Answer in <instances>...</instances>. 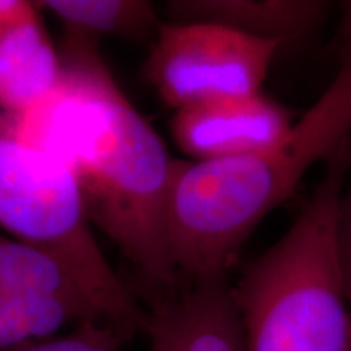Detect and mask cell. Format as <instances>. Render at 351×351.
<instances>
[{"label": "cell", "instance_id": "cell-11", "mask_svg": "<svg viewBox=\"0 0 351 351\" xmlns=\"http://www.w3.org/2000/svg\"><path fill=\"white\" fill-rule=\"evenodd\" d=\"M62 25L67 46L96 47L104 36L138 38L160 28L147 0H46L36 2Z\"/></svg>", "mask_w": 351, "mask_h": 351}, {"label": "cell", "instance_id": "cell-14", "mask_svg": "<svg viewBox=\"0 0 351 351\" xmlns=\"http://www.w3.org/2000/svg\"><path fill=\"white\" fill-rule=\"evenodd\" d=\"M36 2L26 0H0V39L19 26L39 19Z\"/></svg>", "mask_w": 351, "mask_h": 351}, {"label": "cell", "instance_id": "cell-4", "mask_svg": "<svg viewBox=\"0 0 351 351\" xmlns=\"http://www.w3.org/2000/svg\"><path fill=\"white\" fill-rule=\"evenodd\" d=\"M73 171L26 143L0 112V228L49 256L98 307L104 322L132 339L147 330V309L127 288L91 231Z\"/></svg>", "mask_w": 351, "mask_h": 351}, {"label": "cell", "instance_id": "cell-10", "mask_svg": "<svg viewBox=\"0 0 351 351\" xmlns=\"http://www.w3.org/2000/svg\"><path fill=\"white\" fill-rule=\"evenodd\" d=\"M0 287L60 302L78 322H104L85 289L54 258L7 234H0Z\"/></svg>", "mask_w": 351, "mask_h": 351}, {"label": "cell", "instance_id": "cell-13", "mask_svg": "<svg viewBox=\"0 0 351 351\" xmlns=\"http://www.w3.org/2000/svg\"><path fill=\"white\" fill-rule=\"evenodd\" d=\"M130 339L119 328L99 320H83L67 335L33 341L2 351H121Z\"/></svg>", "mask_w": 351, "mask_h": 351}, {"label": "cell", "instance_id": "cell-12", "mask_svg": "<svg viewBox=\"0 0 351 351\" xmlns=\"http://www.w3.org/2000/svg\"><path fill=\"white\" fill-rule=\"evenodd\" d=\"M70 322L78 320L60 302L0 287V351L51 339Z\"/></svg>", "mask_w": 351, "mask_h": 351}, {"label": "cell", "instance_id": "cell-15", "mask_svg": "<svg viewBox=\"0 0 351 351\" xmlns=\"http://www.w3.org/2000/svg\"><path fill=\"white\" fill-rule=\"evenodd\" d=\"M340 241L341 249H351V189L343 192L340 202Z\"/></svg>", "mask_w": 351, "mask_h": 351}, {"label": "cell", "instance_id": "cell-2", "mask_svg": "<svg viewBox=\"0 0 351 351\" xmlns=\"http://www.w3.org/2000/svg\"><path fill=\"white\" fill-rule=\"evenodd\" d=\"M351 142V52L287 137L228 160H174L168 228L181 285L228 276L258 223L320 160Z\"/></svg>", "mask_w": 351, "mask_h": 351}, {"label": "cell", "instance_id": "cell-9", "mask_svg": "<svg viewBox=\"0 0 351 351\" xmlns=\"http://www.w3.org/2000/svg\"><path fill=\"white\" fill-rule=\"evenodd\" d=\"M62 75L41 19L25 23L0 39V112L19 116L52 93Z\"/></svg>", "mask_w": 351, "mask_h": 351}, {"label": "cell", "instance_id": "cell-1", "mask_svg": "<svg viewBox=\"0 0 351 351\" xmlns=\"http://www.w3.org/2000/svg\"><path fill=\"white\" fill-rule=\"evenodd\" d=\"M62 75L46 99L12 116L26 143L75 174L86 217L132 263L148 301L182 288L169 245L174 160L114 80L96 47L64 44Z\"/></svg>", "mask_w": 351, "mask_h": 351}, {"label": "cell", "instance_id": "cell-5", "mask_svg": "<svg viewBox=\"0 0 351 351\" xmlns=\"http://www.w3.org/2000/svg\"><path fill=\"white\" fill-rule=\"evenodd\" d=\"M280 46L213 23L166 21L156 32L147 77L174 111L257 95Z\"/></svg>", "mask_w": 351, "mask_h": 351}, {"label": "cell", "instance_id": "cell-6", "mask_svg": "<svg viewBox=\"0 0 351 351\" xmlns=\"http://www.w3.org/2000/svg\"><path fill=\"white\" fill-rule=\"evenodd\" d=\"M293 124L291 114L261 91L178 109L171 132L192 161H213L267 150L287 137Z\"/></svg>", "mask_w": 351, "mask_h": 351}, {"label": "cell", "instance_id": "cell-8", "mask_svg": "<svg viewBox=\"0 0 351 351\" xmlns=\"http://www.w3.org/2000/svg\"><path fill=\"white\" fill-rule=\"evenodd\" d=\"M322 2L314 0H173L166 3L171 21L213 23L283 44L320 20Z\"/></svg>", "mask_w": 351, "mask_h": 351}, {"label": "cell", "instance_id": "cell-3", "mask_svg": "<svg viewBox=\"0 0 351 351\" xmlns=\"http://www.w3.org/2000/svg\"><path fill=\"white\" fill-rule=\"evenodd\" d=\"M351 142L291 228L232 283L247 351H351L340 202Z\"/></svg>", "mask_w": 351, "mask_h": 351}, {"label": "cell", "instance_id": "cell-7", "mask_svg": "<svg viewBox=\"0 0 351 351\" xmlns=\"http://www.w3.org/2000/svg\"><path fill=\"white\" fill-rule=\"evenodd\" d=\"M150 351H247L243 319L228 276L184 285L150 300Z\"/></svg>", "mask_w": 351, "mask_h": 351}, {"label": "cell", "instance_id": "cell-16", "mask_svg": "<svg viewBox=\"0 0 351 351\" xmlns=\"http://www.w3.org/2000/svg\"><path fill=\"white\" fill-rule=\"evenodd\" d=\"M343 278H345V291L348 306L351 309V249L343 251Z\"/></svg>", "mask_w": 351, "mask_h": 351}]
</instances>
